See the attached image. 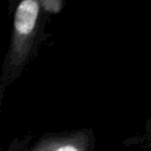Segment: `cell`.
Listing matches in <instances>:
<instances>
[{
  "instance_id": "4",
  "label": "cell",
  "mask_w": 151,
  "mask_h": 151,
  "mask_svg": "<svg viewBox=\"0 0 151 151\" xmlns=\"http://www.w3.org/2000/svg\"><path fill=\"white\" fill-rule=\"evenodd\" d=\"M7 1H8V13L9 14H13V12H14V9H15L19 0H7Z\"/></svg>"
},
{
  "instance_id": "3",
  "label": "cell",
  "mask_w": 151,
  "mask_h": 151,
  "mask_svg": "<svg viewBox=\"0 0 151 151\" xmlns=\"http://www.w3.org/2000/svg\"><path fill=\"white\" fill-rule=\"evenodd\" d=\"M124 144L127 146H139V147H147L151 145V116L149 119L145 122L144 130L140 134L129 137L127 139L124 140Z\"/></svg>"
},
{
  "instance_id": "1",
  "label": "cell",
  "mask_w": 151,
  "mask_h": 151,
  "mask_svg": "<svg viewBox=\"0 0 151 151\" xmlns=\"http://www.w3.org/2000/svg\"><path fill=\"white\" fill-rule=\"evenodd\" d=\"M12 15L9 45L0 73V104L7 90L31 63L45 37L47 0H19Z\"/></svg>"
},
{
  "instance_id": "2",
  "label": "cell",
  "mask_w": 151,
  "mask_h": 151,
  "mask_svg": "<svg viewBox=\"0 0 151 151\" xmlns=\"http://www.w3.org/2000/svg\"><path fill=\"white\" fill-rule=\"evenodd\" d=\"M96 134L92 129H77L41 134L26 151H93Z\"/></svg>"
}]
</instances>
